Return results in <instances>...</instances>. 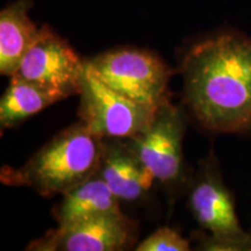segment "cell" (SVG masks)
<instances>
[{"mask_svg": "<svg viewBox=\"0 0 251 251\" xmlns=\"http://www.w3.org/2000/svg\"><path fill=\"white\" fill-rule=\"evenodd\" d=\"M67 99L63 93L49 91L14 76L0 100V128L1 133L17 127L59 100Z\"/></svg>", "mask_w": 251, "mask_h": 251, "instance_id": "obj_12", "label": "cell"}, {"mask_svg": "<svg viewBox=\"0 0 251 251\" xmlns=\"http://www.w3.org/2000/svg\"><path fill=\"white\" fill-rule=\"evenodd\" d=\"M80 122L101 139H128L151 124L157 107L122 96L97 76L87 64L79 91Z\"/></svg>", "mask_w": 251, "mask_h": 251, "instance_id": "obj_5", "label": "cell"}, {"mask_svg": "<svg viewBox=\"0 0 251 251\" xmlns=\"http://www.w3.org/2000/svg\"><path fill=\"white\" fill-rule=\"evenodd\" d=\"M102 140L79 121L56 135L21 168L2 166L0 180L29 187L42 197L63 196L97 174Z\"/></svg>", "mask_w": 251, "mask_h": 251, "instance_id": "obj_2", "label": "cell"}, {"mask_svg": "<svg viewBox=\"0 0 251 251\" xmlns=\"http://www.w3.org/2000/svg\"><path fill=\"white\" fill-rule=\"evenodd\" d=\"M86 62L103 83L134 101L158 107L169 100V80L174 72L151 51L120 48Z\"/></svg>", "mask_w": 251, "mask_h": 251, "instance_id": "obj_4", "label": "cell"}, {"mask_svg": "<svg viewBox=\"0 0 251 251\" xmlns=\"http://www.w3.org/2000/svg\"><path fill=\"white\" fill-rule=\"evenodd\" d=\"M137 224L124 213L91 218L69 226H58L33 241V251H120L135 246Z\"/></svg>", "mask_w": 251, "mask_h": 251, "instance_id": "obj_8", "label": "cell"}, {"mask_svg": "<svg viewBox=\"0 0 251 251\" xmlns=\"http://www.w3.org/2000/svg\"><path fill=\"white\" fill-rule=\"evenodd\" d=\"M62 197L61 202L52 212L58 226H69L96 216L121 213L120 200L97 174Z\"/></svg>", "mask_w": 251, "mask_h": 251, "instance_id": "obj_11", "label": "cell"}, {"mask_svg": "<svg viewBox=\"0 0 251 251\" xmlns=\"http://www.w3.org/2000/svg\"><path fill=\"white\" fill-rule=\"evenodd\" d=\"M84 70L85 61L67 40L45 25L13 76L69 98L79 94Z\"/></svg>", "mask_w": 251, "mask_h": 251, "instance_id": "obj_7", "label": "cell"}, {"mask_svg": "<svg viewBox=\"0 0 251 251\" xmlns=\"http://www.w3.org/2000/svg\"><path fill=\"white\" fill-rule=\"evenodd\" d=\"M136 251H188L190 241L172 228L162 227L136 246Z\"/></svg>", "mask_w": 251, "mask_h": 251, "instance_id": "obj_13", "label": "cell"}, {"mask_svg": "<svg viewBox=\"0 0 251 251\" xmlns=\"http://www.w3.org/2000/svg\"><path fill=\"white\" fill-rule=\"evenodd\" d=\"M97 175L119 200L134 202L151 188L155 177L125 139H103Z\"/></svg>", "mask_w": 251, "mask_h": 251, "instance_id": "obj_9", "label": "cell"}, {"mask_svg": "<svg viewBox=\"0 0 251 251\" xmlns=\"http://www.w3.org/2000/svg\"><path fill=\"white\" fill-rule=\"evenodd\" d=\"M186 125L184 109L168 100L157 107L146 129L125 139L155 179L165 186H175L186 179L183 152Z\"/></svg>", "mask_w": 251, "mask_h": 251, "instance_id": "obj_6", "label": "cell"}, {"mask_svg": "<svg viewBox=\"0 0 251 251\" xmlns=\"http://www.w3.org/2000/svg\"><path fill=\"white\" fill-rule=\"evenodd\" d=\"M184 100L203 128L251 133V37L234 30L193 43L181 62Z\"/></svg>", "mask_w": 251, "mask_h": 251, "instance_id": "obj_1", "label": "cell"}, {"mask_svg": "<svg viewBox=\"0 0 251 251\" xmlns=\"http://www.w3.org/2000/svg\"><path fill=\"white\" fill-rule=\"evenodd\" d=\"M30 0H17L0 12V74L12 77L34 43L39 40L43 26L30 20Z\"/></svg>", "mask_w": 251, "mask_h": 251, "instance_id": "obj_10", "label": "cell"}, {"mask_svg": "<svg viewBox=\"0 0 251 251\" xmlns=\"http://www.w3.org/2000/svg\"><path fill=\"white\" fill-rule=\"evenodd\" d=\"M188 206L198 225L207 231L197 235V250L251 251V235L240 225L234 198L213 151L191 178Z\"/></svg>", "mask_w": 251, "mask_h": 251, "instance_id": "obj_3", "label": "cell"}]
</instances>
